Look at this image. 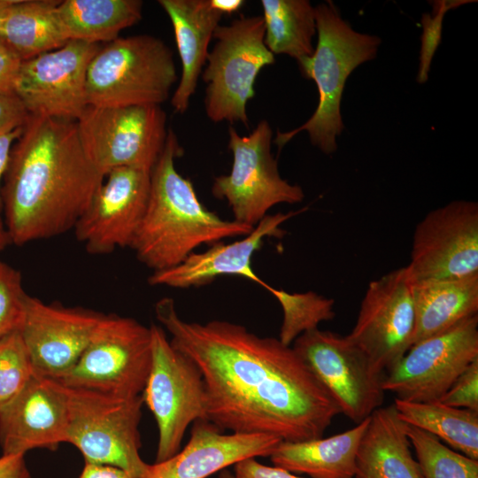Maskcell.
Returning a JSON list of instances; mask_svg holds the SVG:
<instances>
[{
    "label": "cell",
    "instance_id": "cell-1",
    "mask_svg": "<svg viewBox=\"0 0 478 478\" xmlns=\"http://www.w3.org/2000/svg\"><path fill=\"white\" fill-rule=\"evenodd\" d=\"M154 312L171 344L201 371L207 420L222 431L305 441L322 437L341 413L305 362L278 338L225 320L186 321L170 297Z\"/></svg>",
    "mask_w": 478,
    "mask_h": 478
},
{
    "label": "cell",
    "instance_id": "cell-2",
    "mask_svg": "<svg viewBox=\"0 0 478 478\" xmlns=\"http://www.w3.org/2000/svg\"><path fill=\"white\" fill-rule=\"evenodd\" d=\"M104 176L87 157L74 120L29 114L2 183V212L16 245L73 229Z\"/></svg>",
    "mask_w": 478,
    "mask_h": 478
},
{
    "label": "cell",
    "instance_id": "cell-3",
    "mask_svg": "<svg viewBox=\"0 0 478 478\" xmlns=\"http://www.w3.org/2000/svg\"><path fill=\"white\" fill-rule=\"evenodd\" d=\"M183 150L168 130L164 150L150 172L147 207L132 248L140 262L155 271L181 263L202 244L250 234L253 227L226 220L199 201L190 180L175 168Z\"/></svg>",
    "mask_w": 478,
    "mask_h": 478
},
{
    "label": "cell",
    "instance_id": "cell-4",
    "mask_svg": "<svg viewBox=\"0 0 478 478\" xmlns=\"http://www.w3.org/2000/svg\"><path fill=\"white\" fill-rule=\"evenodd\" d=\"M314 9L317 44L313 54L297 64L302 75L317 86L318 105L296 129L277 132L274 143L281 149L305 131L311 143L329 155L337 150L336 138L344 128L341 101L347 79L358 66L376 58L382 39L354 30L332 1L320 3Z\"/></svg>",
    "mask_w": 478,
    "mask_h": 478
},
{
    "label": "cell",
    "instance_id": "cell-5",
    "mask_svg": "<svg viewBox=\"0 0 478 478\" xmlns=\"http://www.w3.org/2000/svg\"><path fill=\"white\" fill-rule=\"evenodd\" d=\"M178 80L172 50L150 35L118 37L101 47L87 73L88 104L160 105Z\"/></svg>",
    "mask_w": 478,
    "mask_h": 478
},
{
    "label": "cell",
    "instance_id": "cell-6",
    "mask_svg": "<svg viewBox=\"0 0 478 478\" xmlns=\"http://www.w3.org/2000/svg\"><path fill=\"white\" fill-rule=\"evenodd\" d=\"M202 79L206 83L204 109L213 122H240L249 127L248 102L255 96L259 72L274 63L266 48L263 17L241 16L216 28Z\"/></svg>",
    "mask_w": 478,
    "mask_h": 478
},
{
    "label": "cell",
    "instance_id": "cell-7",
    "mask_svg": "<svg viewBox=\"0 0 478 478\" xmlns=\"http://www.w3.org/2000/svg\"><path fill=\"white\" fill-rule=\"evenodd\" d=\"M62 386L68 412L66 443L78 448L85 463L117 466L141 478L149 465L140 456L143 396L120 398Z\"/></svg>",
    "mask_w": 478,
    "mask_h": 478
},
{
    "label": "cell",
    "instance_id": "cell-8",
    "mask_svg": "<svg viewBox=\"0 0 478 478\" xmlns=\"http://www.w3.org/2000/svg\"><path fill=\"white\" fill-rule=\"evenodd\" d=\"M151 366V332L135 319L105 315L60 384L120 398L143 391Z\"/></svg>",
    "mask_w": 478,
    "mask_h": 478
},
{
    "label": "cell",
    "instance_id": "cell-9",
    "mask_svg": "<svg viewBox=\"0 0 478 478\" xmlns=\"http://www.w3.org/2000/svg\"><path fill=\"white\" fill-rule=\"evenodd\" d=\"M83 150L105 176L117 167L151 172L167 138L166 115L160 105H88L76 120Z\"/></svg>",
    "mask_w": 478,
    "mask_h": 478
},
{
    "label": "cell",
    "instance_id": "cell-10",
    "mask_svg": "<svg viewBox=\"0 0 478 478\" xmlns=\"http://www.w3.org/2000/svg\"><path fill=\"white\" fill-rule=\"evenodd\" d=\"M150 328L151 366L143 399L158 425L155 462H161L180 451L189 424L207 420L206 393L194 361L171 344L161 327Z\"/></svg>",
    "mask_w": 478,
    "mask_h": 478
},
{
    "label": "cell",
    "instance_id": "cell-11",
    "mask_svg": "<svg viewBox=\"0 0 478 478\" xmlns=\"http://www.w3.org/2000/svg\"><path fill=\"white\" fill-rule=\"evenodd\" d=\"M228 135L231 171L214 179L212 193L227 202L234 220L254 227L273 206L303 201V189L280 175L271 152L273 130L267 120L259 121L244 136L229 127Z\"/></svg>",
    "mask_w": 478,
    "mask_h": 478
},
{
    "label": "cell",
    "instance_id": "cell-12",
    "mask_svg": "<svg viewBox=\"0 0 478 478\" xmlns=\"http://www.w3.org/2000/svg\"><path fill=\"white\" fill-rule=\"evenodd\" d=\"M292 348L331 395L341 413L356 424L382 405L383 374L348 335L316 328L299 335Z\"/></svg>",
    "mask_w": 478,
    "mask_h": 478
},
{
    "label": "cell",
    "instance_id": "cell-13",
    "mask_svg": "<svg viewBox=\"0 0 478 478\" xmlns=\"http://www.w3.org/2000/svg\"><path fill=\"white\" fill-rule=\"evenodd\" d=\"M478 358V314L413 344L382 378L384 391L414 403L440 402Z\"/></svg>",
    "mask_w": 478,
    "mask_h": 478
},
{
    "label": "cell",
    "instance_id": "cell-14",
    "mask_svg": "<svg viewBox=\"0 0 478 478\" xmlns=\"http://www.w3.org/2000/svg\"><path fill=\"white\" fill-rule=\"evenodd\" d=\"M413 283L406 266L370 281L347 335L383 375L412 345Z\"/></svg>",
    "mask_w": 478,
    "mask_h": 478
},
{
    "label": "cell",
    "instance_id": "cell-15",
    "mask_svg": "<svg viewBox=\"0 0 478 478\" xmlns=\"http://www.w3.org/2000/svg\"><path fill=\"white\" fill-rule=\"evenodd\" d=\"M414 282L478 274V204L455 200L417 224L406 266Z\"/></svg>",
    "mask_w": 478,
    "mask_h": 478
},
{
    "label": "cell",
    "instance_id": "cell-16",
    "mask_svg": "<svg viewBox=\"0 0 478 478\" xmlns=\"http://www.w3.org/2000/svg\"><path fill=\"white\" fill-rule=\"evenodd\" d=\"M100 44L69 41L21 62L14 94L29 114L76 121L87 108V73Z\"/></svg>",
    "mask_w": 478,
    "mask_h": 478
},
{
    "label": "cell",
    "instance_id": "cell-17",
    "mask_svg": "<svg viewBox=\"0 0 478 478\" xmlns=\"http://www.w3.org/2000/svg\"><path fill=\"white\" fill-rule=\"evenodd\" d=\"M150 172L117 167L111 170L73 227L90 254L103 255L130 247L144 215Z\"/></svg>",
    "mask_w": 478,
    "mask_h": 478
},
{
    "label": "cell",
    "instance_id": "cell-18",
    "mask_svg": "<svg viewBox=\"0 0 478 478\" xmlns=\"http://www.w3.org/2000/svg\"><path fill=\"white\" fill-rule=\"evenodd\" d=\"M104 314L46 304L27 295L18 328L35 376L62 379L83 353Z\"/></svg>",
    "mask_w": 478,
    "mask_h": 478
},
{
    "label": "cell",
    "instance_id": "cell-19",
    "mask_svg": "<svg viewBox=\"0 0 478 478\" xmlns=\"http://www.w3.org/2000/svg\"><path fill=\"white\" fill-rule=\"evenodd\" d=\"M67 428L63 386L35 375L17 397L0 408L3 455H25L35 448L55 450L66 443Z\"/></svg>",
    "mask_w": 478,
    "mask_h": 478
},
{
    "label": "cell",
    "instance_id": "cell-20",
    "mask_svg": "<svg viewBox=\"0 0 478 478\" xmlns=\"http://www.w3.org/2000/svg\"><path fill=\"white\" fill-rule=\"evenodd\" d=\"M281 441L267 434H224L208 420H197L185 447L149 464L141 478H206L245 459L269 457Z\"/></svg>",
    "mask_w": 478,
    "mask_h": 478
},
{
    "label": "cell",
    "instance_id": "cell-21",
    "mask_svg": "<svg viewBox=\"0 0 478 478\" xmlns=\"http://www.w3.org/2000/svg\"><path fill=\"white\" fill-rule=\"evenodd\" d=\"M297 213L267 214L244 238L231 243L219 242L204 252H193L177 266L153 272L148 282L151 286L188 289L209 284L221 275H238L271 293L274 287L253 271L252 256L263 245L266 237L281 238L285 232L280 227L281 224Z\"/></svg>",
    "mask_w": 478,
    "mask_h": 478
},
{
    "label": "cell",
    "instance_id": "cell-22",
    "mask_svg": "<svg viewBox=\"0 0 478 478\" xmlns=\"http://www.w3.org/2000/svg\"><path fill=\"white\" fill-rule=\"evenodd\" d=\"M158 4L171 20L181 63V80L171 104L182 114L196 91L209 43L223 15L212 8L210 0H159Z\"/></svg>",
    "mask_w": 478,
    "mask_h": 478
},
{
    "label": "cell",
    "instance_id": "cell-23",
    "mask_svg": "<svg viewBox=\"0 0 478 478\" xmlns=\"http://www.w3.org/2000/svg\"><path fill=\"white\" fill-rule=\"evenodd\" d=\"M410 444L394 405L379 407L360 440L355 478H422Z\"/></svg>",
    "mask_w": 478,
    "mask_h": 478
},
{
    "label": "cell",
    "instance_id": "cell-24",
    "mask_svg": "<svg viewBox=\"0 0 478 478\" xmlns=\"http://www.w3.org/2000/svg\"><path fill=\"white\" fill-rule=\"evenodd\" d=\"M368 421L369 417L326 438L281 441L269 457L274 466L312 478H355L357 453Z\"/></svg>",
    "mask_w": 478,
    "mask_h": 478
},
{
    "label": "cell",
    "instance_id": "cell-25",
    "mask_svg": "<svg viewBox=\"0 0 478 478\" xmlns=\"http://www.w3.org/2000/svg\"><path fill=\"white\" fill-rule=\"evenodd\" d=\"M413 299L415 327L412 345L477 314L478 274L414 282Z\"/></svg>",
    "mask_w": 478,
    "mask_h": 478
},
{
    "label": "cell",
    "instance_id": "cell-26",
    "mask_svg": "<svg viewBox=\"0 0 478 478\" xmlns=\"http://www.w3.org/2000/svg\"><path fill=\"white\" fill-rule=\"evenodd\" d=\"M143 4L140 0H64L57 12L68 41L100 44L114 41L121 30L136 24Z\"/></svg>",
    "mask_w": 478,
    "mask_h": 478
},
{
    "label": "cell",
    "instance_id": "cell-27",
    "mask_svg": "<svg viewBox=\"0 0 478 478\" xmlns=\"http://www.w3.org/2000/svg\"><path fill=\"white\" fill-rule=\"evenodd\" d=\"M58 0H14L0 31V39L21 59L66 44L57 7Z\"/></svg>",
    "mask_w": 478,
    "mask_h": 478
},
{
    "label": "cell",
    "instance_id": "cell-28",
    "mask_svg": "<svg viewBox=\"0 0 478 478\" xmlns=\"http://www.w3.org/2000/svg\"><path fill=\"white\" fill-rule=\"evenodd\" d=\"M394 406L405 424L425 430L464 455L478 460V412L441 402L414 403L395 398Z\"/></svg>",
    "mask_w": 478,
    "mask_h": 478
},
{
    "label": "cell",
    "instance_id": "cell-29",
    "mask_svg": "<svg viewBox=\"0 0 478 478\" xmlns=\"http://www.w3.org/2000/svg\"><path fill=\"white\" fill-rule=\"evenodd\" d=\"M265 44L274 54L297 61L311 57L317 33L315 9L308 0H261Z\"/></svg>",
    "mask_w": 478,
    "mask_h": 478
},
{
    "label": "cell",
    "instance_id": "cell-30",
    "mask_svg": "<svg viewBox=\"0 0 478 478\" xmlns=\"http://www.w3.org/2000/svg\"><path fill=\"white\" fill-rule=\"evenodd\" d=\"M422 478H478V460L452 451L432 434L405 423Z\"/></svg>",
    "mask_w": 478,
    "mask_h": 478
},
{
    "label": "cell",
    "instance_id": "cell-31",
    "mask_svg": "<svg viewBox=\"0 0 478 478\" xmlns=\"http://www.w3.org/2000/svg\"><path fill=\"white\" fill-rule=\"evenodd\" d=\"M271 294L279 302L283 313L279 340L287 346L302 334L318 328L322 321L335 316V301L313 291L289 293L274 288Z\"/></svg>",
    "mask_w": 478,
    "mask_h": 478
},
{
    "label": "cell",
    "instance_id": "cell-32",
    "mask_svg": "<svg viewBox=\"0 0 478 478\" xmlns=\"http://www.w3.org/2000/svg\"><path fill=\"white\" fill-rule=\"evenodd\" d=\"M35 376L18 329L0 339V408L10 403Z\"/></svg>",
    "mask_w": 478,
    "mask_h": 478
},
{
    "label": "cell",
    "instance_id": "cell-33",
    "mask_svg": "<svg viewBox=\"0 0 478 478\" xmlns=\"http://www.w3.org/2000/svg\"><path fill=\"white\" fill-rule=\"evenodd\" d=\"M27 297L20 273L0 258V339L18 329Z\"/></svg>",
    "mask_w": 478,
    "mask_h": 478
},
{
    "label": "cell",
    "instance_id": "cell-34",
    "mask_svg": "<svg viewBox=\"0 0 478 478\" xmlns=\"http://www.w3.org/2000/svg\"><path fill=\"white\" fill-rule=\"evenodd\" d=\"M468 1H451L450 4L447 1H437L435 4L438 5V9H434V16L431 17L428 13H424L422 17L423 35L422 47L420 54V64L418 74V81L420 83L426 82L428 80V73L430 67L431 59L434 52L441 41L442 20L444 13L449 8L459 6L461 3Z\"/></svg>",
    "mask_w": 478,
    "mask_h": 478
},
{
    "label": "cell",
    "instance_id": "cell-35",
    "mask_svg": "<svg viewBox=\"0 0 478 478\" xmlns=\"http://www.w3.org/2000/svg\"><path fill=\"white\" fill-rule=\"evenodd\" d=\"M440 402L446 405L478 412V358L460 374Z\"/></svg>",
    "mask_w": 478,
    "mask_h": 478
},
{
    "label": "cell",
    "instance_id": "cell-36",
    "mask_svg": "<svg viewBox=\"0 0 478 478\" xmlns=\"http://www.w3.org/2000/svg\"><path fill=\"white\" fill-rule=\"evenodd\" d=\"M28 115L15 94L0 93V135L22 127Z\"/></svg>",
    "mask_w": 478,
    "mask_h": 478
},
{
    "label": "cell",
    "instance_id": "cell-37",
    "mask_svg": "<svg viewBox=\"0 0 478 478\" xmlns=\"http://www.w3.org/2000/svg\"><path fill=\"white\" fill-rule=\"evenodd\" d=\"M235 478H303L279 467L259 463L256 458H248L235 464Z\"/></svg>",
    "mask_w": 478,
    "mask_h": 478
},
{
    "label": "cell",
    "instance_id": "cell-38",
    "mask_svg": "<svg viewBox=\"0 0 478 478\" xmlns=\"http://www.w3.org/2000/svg\"><path fill=\"white\" fill-rule=\"evenodd\" d=\"M21 59L0 39V93L14 94Z\"/></svg>",
    "mask_w": 478,
    "mask_h": 478
},
{
    "label": "cell",
    "instance_id": "cell-39",
    "mask_svg": "<svg viewBox=\"0 0 478 478\" xmlns=\"http://www.w3.org/2000/svg\"><path fill=\"white\" fill-rule=\"evenodd\" d=\"M24 456L2 455L0 458V478H31Z\"/></svg>",
    "mask_w": 478,
    "mask_h": 478
},
{
    "label": "cell",
    "instance_id": "cell-40",
    "mask_svg": "<svg viewBox=\"0 0 478 478\" xmlns=\"http://www.w3.org/2000/svg\"><path fill=\"white\" fill-rule=\"evenodd\" d=\"M22 127L0 135V212L3 208L1 194L3 180L9 165L12 148L20 135Z\"/></svg>",
    "mask_w": 478,
    "mask_h": 478
},
{
    "label": "cell",
    "instance_id": "cell-41",
    "mask_svg": "<svg viewBox=\"0 0 478 478\" xmlns=\"http://www.w3.org/2000/svg\"><path fill=\"white\" fill-rule=\"evenodd\" d=\"M79 478H135L128 472L113 466L85 463Z\"/></svg>",
    "mask_w": 478,
    "mask_h": 478
},
{
    "label": "cell",
    "instance_id": "cell-42",
    "mask_svg": "<svg viewBox=\"0 0 478 478\" xmlns=\"http://www.w3.org/2000/svg\"><path fill=\"white\" fill-rule=\"evenodd\" d=\"M210 2L212 8L222 15L235 13L244 4L243 0H210Z\"/></svg>",
    "mask_w": 478,
    "mask_h": 478
},
{
    "label": "cell",
    "instance_id": "cell-43",
    "mask_svg": "<svg viewBox=\"0 0 478 478\" xmlns=\"http://www.w3.org/2000/svg\"><path fill=\"white\" fill-rule=\"evenodd\" d=\"M11 243H12L11 239H10L4 220L2 218L1 212H0V251L4 250Z\"/></svg>",
    "mask_w": 478,
    "mask_h": 478
},
{
    "label": "cell",
    "instance_id": "cell-44",
    "mask_svg": "<svg viewBox=\"0 0 478 478\" xmlns=\"http://www.w3.org/2000/svg\"><path fill=\"white\" fill-rule=\"evenodd\" d=\"M14 0H0V31L3 26L6 12Z\"/></svg>",
    "mask_w": 478,
    "mask_h": 478
},
{
    "label": "cell",
    "instance_id": "cell-45",
    "mask_svg": "<svg viewBox=\"0 0 478 478\" xmlns=\"http://www.w3.org/2000/svg\"><path fill=\"white\" fill-rule=\"evenodd\" d=\"M219 478H235L234 474H232L229 470L227 469H223L220 472L219 474Z\"/></svg>",
    "mask_w": 478,
    "mask_h": 478
}]
</instances>
